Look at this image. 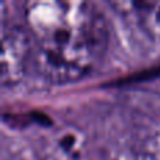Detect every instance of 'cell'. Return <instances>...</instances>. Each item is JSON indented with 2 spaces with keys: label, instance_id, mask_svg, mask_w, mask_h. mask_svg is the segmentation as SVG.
Returning a JSON list of instances; mask_svg holds the SVG:
<instances>
[{
  "label": "cell",
  "instance_id": "obj_1",
  "mask_svg": "<svg viewBox=\"0 0 160 160\" xmlns=\"http://www.w3.org/2000/svg\"><path fill=\"white\" fill-rule=\"evenodd\" d=\"M32 65L51 83L76 82L101 65L110 41L105 16L94 3L44 0L24 6Z\"/></svg>",
  "mask_w": 160,
  "mask_h": 160
},
{
  "label": "cell",
  "instance_id": "obj_3",
  "mask_svg": "<svg viewBox=\"0 0 160 160\" xmlns=\"http://www.w3.org/2000/svg\"><path fill=\"white\" fill-rule=\"evenodd\" d=\"M114 8L135 25L150 42L160 45V2L114 3Z\"/></svg>",
  "mask_w": 160,
  "mask_h": 160
},
{
  "label": "cell",
  "instance_id": "obj_4",
  "mask_svg": "<svg viewBox=\"0 0 160 160\" xmlns=\"http://www.w3.org/2000/svg\"><path fill=\"white\" fill-rule=\"evenodd\" d=\"M158 160H160V150H159V153H158Z\"/></svg>",
  "mask_w": 160,
  "mask_h": 160
},
{
  "label": "cell",
  "instance_id": "obj_2",
  "mask_svg": "<svg viewBox=\"0 0 160 160\" xmlns=\"http://www.w3.org/2000/svg\"><path fill=\"white\" fill-rule=\"evenodd\" d=\"M32 65V42L25 27L10 25L2 35V79L3 86L18 83Z\"/></svg>",
  "mask_w": 160,
  "mask_h": 160
}]
</instances>
